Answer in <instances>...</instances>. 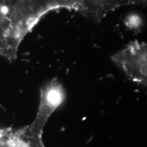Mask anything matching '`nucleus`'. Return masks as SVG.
Returning <instances> with one entry per match:
<instances>
[{
  "label": "nucleus",
  "instance_id": "20e7f679",
  "mask_svg": "<svg viewBox=\"0 0 147 147\" xmlns=\"http://www.w3.org/2000/svg\"><path fill=\"white\" fill-rule=\"evenodd\" d=\"M141 19L137 15H131L127 18L126 24L131 28H137L141 25Z\"/></svg>",
  "mask_w": 147,
  "mask_h": 147
},
{
  "label": "nucleus",
  "instance_id": "f03ea898",
  "mask_svg": "<svg viewBox=\"0 0 147 147\" xmlns=\"http://www.w3.org/2000/svg\"><path fill=\"white\" fill-rule=\"evenodd\" d=\"M40 100L36 117L27 125L33 136L42 140L44 129L53 113L66 100V91L63 84L57 78L45 82L40 87Z\"/></svg>",
  "mask_w": 147,
  "mask_h": 147
},
{
  "label": "nucleus",
  "instance_id": "f257e3e1",
  "mask_svg": "<svg viewBox=\"0 0 147 147\" xmlns=\"http://www.w3.org/2000/svg\"><path fill=\"white\" fill-rule=\"evenodd\" d=\"M28 0H0V56L13 62L27 31L36 17L28 16Z\"/></svg>",
  "mask_w": 147,
  "mask_h": 147
},
{
  "label": "nucleus",
  "instance_id": "7ed1b4c3",
  "mask_svg": "<svg viewBox=\"0 0 147 147\" xmlns=\"http://www.w3.org/2000/svg\"><path fill=\"white\" fill-rule=\"evenodd\" d=\"M113 59L132 82L147 86V48L145 45L132 43L115 55Z\"/></svg>",
  "mask_w": 147,
  "mask_h": 147
}]
</instances>
